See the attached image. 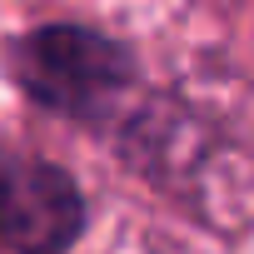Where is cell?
I'll return each instance as SVG.
<instances>
[{"instance_id":"7a4b0ae2","label":"cell","mask_w":254,"mask_h":254,"mask_svg":"<svg viewBox=\"0 0 254 254\" xmlns=\"http://www.w3.org/2000/svg\"><path fill=\"white\" fill-rule=\"evenodd\" d=\"M85 224L80 190L35 155H0V244L15 254H60Z\"/></svg>"},{"instance_id":"6da1fadb","label":"cell","mask_w":254,"mask_h":254,"mask_svg":"<svg viewBox=\"0 0 254 254\" xmlns=\"http://www.w3.org/2000/svg\"><path fill=\"white\" fill-rule=\"evenodd\" d=\"M15 80L30 100L60 115H105L130 85V55L85 25H45L15 45Z\"/></svg>"}]
</instances>
